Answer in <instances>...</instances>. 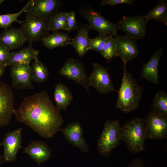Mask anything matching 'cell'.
<instances>
[{
    "label": "cell",
    "mask_w": 167,
    "mask_h": 167,
    "mask_svg": "<svg viewBox=\"0 0 167 167\" xmlns=\"http://www.w3.org/2000/svg\"><path fill=\"white\" fill-rule=\"evenodd\" d=\"M60 109L55 105L46 91L24 97L15 109L16 120L29 127L41 137L50 138L60 131L64 122Z\"/></svg>",
    "instance_id": "obj_1"
},
{
    "label": "cell",
    "mask_w": 167,
    "mask_h": 167,
    "mask_svg": "<svg viewBox=\"0 0 167 167\" xmlns=\"http://www.w3.org/2000/svg\"><path fill=\"white\" fill-rule=\"evenodd\" d=\"M126 65H122L123 76L115 106L127 113L138 108L144 89L127 71Z\"/></svg>",
    "instance_id": "obj_2"
},
{
    "label": "cell",
    "mask_w": 167,
    "mask_h": 167,
    "mask_svg": "<svg viewBox=\"0 0 167 167\" xmlns=\"http://www.w3.org/2000/svg\"><path fill=\"white\" fill-rule=\"evenodd\" d=\"M145 126L144 119L136 117L127 121L121 126V141L126 143L132 153H138L144 150Z\"/></svg>",
    "instance_id": "obj_3"
},
{
    "label": "cell",
    "mask_w": 167,
    "mask_h": 167,
    "mask_svg": "<svg viewBox=\"0 0 167 167\" xmlns=\"http://www.w3.org/2000/svg\"><path fill=\"white\" fill-rule=\"evenodd\" d=\"M121 126L118 120L107 119L97 141V148L100 155L108 159L112 151L119 145Z\"/></svg>",
    "instance_id": "obj_4"
},
{
    "label": "cell",
    "mask_w": 167,
    "mask_h": 167,
    "mask_svg": "<svg viewBox=\"0 0 167 167\" xmlns=\"http://www.w3.org/2000/svg\"><path fill=\"white\" fill-rule=\"evenodd\" d=\"M79 11L82 16L88 22L89 29L96 30L99 32V35H111L115 37L118 35V29L114 24L105 18L90 6L84 5L81 7Z\"/></svg>",
    "instance_id": "obj_5"
},
{
    "label": "cell",
    "mask_w": 167,
    "mask_h": 167,
    "mask_svg": "<svg viewBox=\"0 0 167 167\" xmlns=\"http://www.w3.org/2000/svg\"><path fill=\"white\" fill-rule=\"evenodd\" d=\"M59 73L82 86L89 96L88 77L84 64L81 60L72 57L68 58L59 69Z\"/></svg>",
    "instance_id": "obj_6"
},
{
    "label": "cell",
    "mask_w": 167,
    "mask_h": 167,
    "mask_svg": "<svg viewBox=\"0 0 167 167\" xmlns=\"http://www.w3.org/2000/svg\"><path fill=\"white\" fill-rule=\"evenodd\" d=\"M21 29L31 45L34 42L41 41L50 32L48 20L33 16H26Z\"/></svg>",
    "instance_id": "obj_7"
},
{
    "label": "cell",
    "mask_w": 167,
    "mask_h": 167,
    "mask_svg": "<svg viewBox=\"0 0 167 167\" xmlns=\"http://www.w3.org/2000/svg\"><path fill=\"white\" fill-rule=\"evenodd\" d=\"M148 22L144 16H123L114 25L117 29L137 41L146 36V28Z\"/></svg>",
    "instance_id": "obj_8"
},
{
    "label": "cell",
    "mask_w": 167,
    "mask_h": 167,
    "mask_svg": "<svg viewBox=\"0 0 167 167\" xmlns=\"http://www.w3.org/2000/svg\"><path fill=\"white\" fill-rule=\"evenodd\" d=\"M93 70L88 77L90 86L94 87L99 93L106 94L113 92H118L114 88L109 74V67H106L101 64L92 63Z\"/></svg>",
    "instance_id": "obj_9"
},
{
    "label": "cell",
    "mask_w": 167,
    "mask_h": 167,
    "mask_svg": "<svg viewBox=\"0 0 167 167\" xmlns=\"http://www.w3.org/2000/svg\"><path fill=\"white\" fill-rule=\"evenodd\" d=\"M146 139L158 140L167 138V118L152 109L144 119Z\"/></svg>",
    "instance_id": "obj_10"
},
{
    "label": "cell",
    "mask_w": 167,
    "mask_h": 167,
    "mask_svg": "<svg viewBox=\"0 0 167 167\" xmlns=\"http://www.w3.org/2000/svg\"><path fill=\"white\" fill-rule=\"evenodd\" d=\"M15 109L14 96L11 87L0 81V128L9 124Z\"/></svg>",
    "instance_id": "obj_11"
},
{
    "label": "cell",
    "mask_w": 167,
    "mask_h": 167,
    "mask_svg": "<svg viewBox=\"0 0 167 167\" xmlns=\"http://www.w3.org/2000/svg\"><path fill=\"white\" fill-rule=\"evenodd\" d=\"M61 0H32L26 16H33L48 21L58 11Z\"/></svg>",
    "instance_id": "obj_12"
},
{
    "label": "cell",
    "mask_w": 167,
    "mask_h": 167,
    "mask_svg": "<svg viewBox=\"0 0 167 167\" xmlns=\"http://www.w3.org/2000/svg\"><path fill=\"white\" fill-rule=\"evenodd\" d=\"M116 45V56L119 57L123 64L126 63L138 57L139 51L137 40L125 35H117L114 37Z\"/></svg>",
    "instance_id": "obj_13"
},
{
    "label": "cell",
    "mask_w": 167,
    "mask_h": 167,
    "mask_svg": "<svg viewBox=\"0 0 167 167\" xmlns=\"http://www.w3.org/2000/svg\"><path fill=\"white\" fill-rule=\"evenodd\" d=\"M23 127H20L11 131H8L5 135L2 145L3 146V161L11 162L16 160L17 153L22 148L21 132Z\"/></svg>",
    "instance_id": "obj_14"
},
{
    "label": "cell",
    "mask_w": 167,
    "mask_h": 167,
    "mask_svg": "<svg viewBox=\"0 0 167 167\" xmlns=\"http://www.w3.org/2000/svg\"><path fill=\"white\" fill-rule=\"evenodd\" d=\"M10 75L12 87L14 89H33L34 86L30 79V64L18 63L11 66Z\"/></svg>",
    "instance_id": "obj_15"
},
{
    "label": "cell",
    "mask_w": 167,
    "mask_h": 167,
    "mask_svg": "<svg viewBox=\"0 0 167 167\" xmlns=\"http://www.w3.org/2000/svg\"><path fill=\"white\" fill-rule=\"evenodd\" d=\"M64 138L73 146L83 152L89 153V147L83 136V131L78 122H72L67 124L60 131Z\"/></svg>",
    "instance_id": "obj_16"
},
{
    "label": "cell",
    "mask_w": 167,
    "mask_h": 167,
    "mask_svg": "<svg viewBox=\"0 0 167 167\" xmlns=\"http://www.w3.org/2000/svg\"><path fill=\"white\" fill-rule=\"evenodd\" d=\"M27 41L25 36L21 28L10 27L0 34V43L10 50L22 47Z\"/></svg>",
    "instance_id": "obj_17"
},
{
    "label": "cell",
    "mask_w": 167,
    "mask_h": 167,
    "mask_svg": "<svg viewBox=\"0 0 167 167\" xmlns=\"http://www.w3.org/2000/svg\"><path fill=\"white\" fill-rule=\"evenodd\" d=\"M52 152L46 142L40 140L32 141L24 148V153L28 154L31 159L39 165L47 161Z\"/></svg>",
    "instance_id": "obj_18"
},
{
    "label": "cell",
    "mask_w": 167,
    "mask_h": 167,
    "mask_svg": "<svg viewBox=\"0 0 167 167\" xmlns=\"http://www.w3.org/2000/svg\"><path fill=\"white\" fill-rule=\"evenodd\" d=\"M163 52L162 47L158 49L152 55L148 62L143 65L140 72V76L142 79L155 84L158 83L159 64Z\"/></svg>",
    "instance_id": "obj_19"
},
{
    "label": "cell",
    "mask_w": 167,
    "mask_h": 167,
    "mask_svg": "<svg viewBox=\"0 0 167 167\" xmlns=\"http://www.w3.org/2000/svg\"><path fill=\"white\" fill-rule=\"evenodd\" d=\"M39 54V50L29 45L18 51L10 52L8 59L4 65L6 67L18 63L30 64L32 60L38 58Z\"/></svg>",
    "instance_id": "obj_20"
},
{
    "label": "cell",
    "mask_w": 167,
    "mask_h": 167,
    "mask_svg": "<svg viewBox=\"0 0 167 167\" xmlns=\"http://www.w3.org/2000/svg\"><path fill=\"white\" fill-rule=\"evenodd\" d=\"M89 30L88 26L82 24L78 28L77 35L69 43L79 57H83L89 50Z\"/></svg>",
    "instance_id": "obj_21"
},
{
    "label": "cell",
    "mask_w": 167,
    "mask_h": 167,
    "mask_svg": "<svg viewBox=\"0 0 167 167\" xmlns=\"http://www.w3.org/2000/svg\"><path fill=\"white\" fill-rule=\"evenodd\" d=\"M54 98L56 106L63 110L67 109L73 99L71 91L66 85L62 83L55 85Z\"/></svg>",
    "instance_id": "obj_22"
},
{
    "label": "cell",
    "mask_w": 167,
    "mask_h": 167,
    "mask_svg": "<svg viewBox=\"0 0 167 167\" xmlns=\"http://www.w3.org/2000/svg\"><path fill=\"white\" fill-rule=\"evenodd\" d=\"M72 39L68 33L58 31L49 34L41 41L46 48L52 50L57 47L66 46Z\"/></svg>",
    "instance_id": "obj_23"
},
{
    "label": "cell",
    "mask_w": 167,
    "mask_h": 167,
    "mask_svg": "<svg viewBox=\"0 0 167 167\" xmlns=\"http://www.w3.org/2000/svg\"><path fill=\"white\" fill-rule=\"evenodd\" d=\"M49 76L47 67L38 58L34 60L30 66V79L31 81L37 84L46 82Z\"/></svg>",
    "instance_id": "obj_24"
},
{
    "label": "cell",
    "mask_w": 167,
    "mask_h": 167,
    "mask_svg": "<svg viewBox=\"0 0 167 167\" xmlns=\"http://www.w3.org/2000/svg\"><path fill=\"white\" fill-rule=\"evenodd\" d=\"M144 17L148 21L154 19L167 25V1L160 0L156 5L150 10Z\"/></svg>",
    "instance_id": "obj_25"
},
{
    "label": "cell",
    "mask_w": 167,
    "mask_h": 167,
    "mask_svg": "<svg viewBox=\"0 0 167 167\" xmlns=\"http://www.w3.org/2000/svg\"><path fill=\"white\" fill-rule=\"evenodd\" d=\"M151 106L155 112L167 118V92L158 91L152 100Z\"/></svg>",
    "instance_id": "obj_26"
},
{
    "label": "cell",
    "mask_w": 167,
    "mask_h": 167,
    "mask_svg": "<svg viewBox=\"0 0 167 167\" xmlns=\"http://www.w3.org/2000/svg\"><path fill=\"white\" fill-rule=\"evenodd\" d=\"M32 0H29L24 7L19 12L13 14L0 15V28L4 29L11 27L13 23L17 22L21 24L23 21L18 19V18L24 12H25L29 7Z\"/></svg>",
    "instance_id": "obj_27"
},
{
    "label": "cell",
    "mask_w": 167,
    "mask_h": 167,
    "mask_svg": "<svg viewBox=\"0 0 167 167\" xmlns=\"http://www.w3.org/2000/svg\"><path fill=\"white\" fill-rule=\"evenodd\" d=\"M66 12L58 11L48 21L49 30L52 32L60 30L67 31L66 24Z\"/></svg>",
    "instance_id": "obj_28"
},
{
    "label": "cell",
    "mask_w": 167,
    "mask_h": 167,
    "mask_svg": "<svg viewBox=\"0 0 167 167\" xmlns=\"http://www.w3.org/2000/svg\"><path fill=\"white\" fill-rule=\"evenodd\" d=\"M100 54L108 62L116 56L115 40L114 36L111 35L106 36L104 47Z\"/></svg>",
    "instance_id": "obj_29"
},
{
    "label": "cell",
    "mask_w": 167,
    "mask_h": 167,
    "mask_svg": "<svg viewBox=\"0 0 167 167\" xmlns=\"http://www.w3.org/2000/svg\"><path fill=\"white\" fill-rule=\"evenodd\" d=\"M106 36L98 35L96 37L90 39L89 50L100 54L104 47Z\"/></svg>",
    "instance_id": "obj_30"
},
{
    "label": "cell",
    "mask_w": 167,
    "mask_h": 167,
    "mask_svg": "<svg viewBox=\"0 0 167 167\" xmlns=\"http://www.w3.org/2000/svg\"><path fill=\"white\" fill-rule=\"evenodd\" d=\"M66 24L68 32L73 31L78 28L74 11L66 13Z\"/></svg>",
    "instance_id": "obj_31"
},
{
    "label": "cell",
    "mask_w": 167,
    "mask_h": 167,
    "mask_svg": "<svg viewBox=\"0 0 167 167\" xmlns=\"http://www.w3.org/2000/svg\"><path fill=\"white\" fill-rule=\"evenodd\" d=\"M134 0H102L100 1L101 8L103 6L110 5L112 6L121 4L131 5L135 2Z\"/></svg>",
    "instance_id": "obj_32"
},
{
    "label": "cell",
    "mask_w": 167,
    "mask_h": 167,
    "mask_svg": "<svg viewBox=\"0 0 167 167\" xmlns=\"http://www.w3.org/2000/svg\"><path fill=\"white\" fill-rule=\"evenodd\" d=\"M6 46L0 43V63L4 65L7 60L10 52Z\"/></svg>",
    "instance_id": "obj_33"
},
{
    "label": "cell",
    "mask_w": 167,
    "mask_h": 167,
    "mask_svg": "<svg viewBox=\"0 0 167 167\" xmlns=\"http://www.w3.org/2000/svg\"><path fill=\"white\" fill-rule=\"evenodd\" d=\"M126 167H146L143 161L136 158L131 161Z\"/></svg>",
    "instance_id": "obj_34"
},
{
    "label": "cell",
    "mask_w": 167,
    "mask_h": 167,
    "mask_svg": "<svg viewBox=\"0 0 167 167\" xmlns=\"http://www.w3.org/2000/svg\"><path fill=\"white\" fill-rule=\"evenodd\" d=\"M6 67L0 63V79L4 74Z\"/></svg>",
    "instance_id": "obj_35"
},
{
    "label": "cell",
    "mask_w": 167,
    "mask_h": 167,
    "mask_svg": "<svg viewBox=\"0 0 167 167\" xmlns=\"http://www.w3.org/2000/svg\"><path fill=\"white\" fill-rule=\"evenodd\" d=\"M2 146V144L0 142V148L1 146ZM2 156L0 154V164L2 162Z\"/></svg>",
    "instance_id": "obj_36"
},
{
    "label": "cell",
    "mask_w": 167,
    "mask_h": 167,
    "mask_svg": "<svg viewBox=\"0 0 167 167\" xmlns=\"http://www.w3.org/2000/svg\"><path fill=\"white\" fill-rule=\"evenodd\" d=\"M5 0H0V5L1 4V3L3 2Z\"/></svg>",
    "instance_id": "obj_37"
}]
</instances>
